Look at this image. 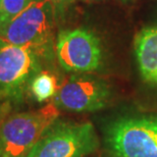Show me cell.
I'll list each match as a JSON object with an SVG mask.
<instances>
[{"label":"cell","instance_id":"8","mask_svg":"<svg viewBox=\"0 0 157 157\" xmlns=\"http://www.w3.org/2000/svg\"><path fill=\"white\" fill-rule=\"evenodd\" d=\"M135 54L140 73L146 82L157 80V27H146L140 31L134 41Z\"/></svg>","mask_w":157,"mask_h":157},{"label":"cell","instance_id":"7","mask_svg":"<svg viewBox=\"0 0 157 157\" xmlns=\"http://www.w3.org/2000/svg\"><path fill=\"white\" fill-rule=\"evenodd\" d=\"M111 98L105 81L85 74L73 75L58 87L52 103L58 109L74 112H91L104 108Z\"/></svg>","mask_w":157,"mask_h":157},{"label":"cell","instance_id":"10","mask_svg":"<svg viewBox=\"0 0 157 157\" xmlns=\"http://www.w3.org/2000/svg\"><path fill=\"white\" fill-rule=\"evenodd\" d=\"M34 0H1L0 1V32Z\"/></svg>","mask_w":157,"mask_h":157},{"label":"cell","instance_id":"16","mask_svg":"<svg viewBox=\"0 0 157 157\" xmlns=\"http://www.w3.org/2000/svg\"><path fill=\"white\" fill-rule=\"evenodd\" d=\"M155 84H157V80H156V82H155Z\"/></svg>","mask_w":157,"mask_h":157},{"label":"cell","instance_id":"9","mask_svg":"<svg viewBox=\"0 0 157 157\" xmlns=\"http://www.w3.org/2000/svg\"><path fill=\"white\" fill-rule=\"evenodd\" d=\"M30 90L38 102L53 98L58 90L55 77L48 71H39L30 83Z\"/></svg>","mask_w":157,"mask_h":157},{"label":"cell","instance_id":"13","mask_svg":"<svg viewBox=\"0 0 157 157\" xmlns=\"http://www.w3.org/2000/svg\"><path fill=\"white\" fill-rule=\"evenodd\" d=\"M7 99H9L7 94L4 93V92H2V91H0V103L4 102L5 100H7Z\"/></svg>","mask_w":157,"mask_h":157},{"label":"cell","instance_id":"3","mask_svg":"<svg viewBox=\"0 0 157 157\" xmlns=\"http://www.w3.org/2000/svg\"><path fill=\"white\" fill-rule=\"evenodd\" d=\"M105 141L114 157H157V114L114 119L106 128Z\"/></svg>","mask_w":157,"mask_h":157},{"label":"cell","instance_id":"12","mask_svg":"<svg viewBox=\"0 0 157 157\" xmlns=\"http://www.w3.org/2000/svg\"><path fill=\"white\" fill-rule=\"evenodd\" d=\"M7 104H8V102L6 101V102H4L3 104L0 106V124H1V122H2V121L6 117L5 115L7 114V112H8V107H7Z\"/></svg>","mask_w":157,"mask_h":157},{"label":"cell","instance_id":"5","mask_svg":"<svg viewBox=\"0 0 157 157\" xmlns=\"http://www.w3.org/2000/svg\"><path fill=\"white\" fill-rule=\"evenodd\" d=\"M55 54L60 67L70 73H92L103 63L101 41L83 28L60 31L55 43Z\"/></svg>","mask_w":157,"mask_h":157},{"label":"cell","instance_id":"11","mask_svg":"<svg viewBox=\"0 0 157 157\" xmlns=\"http://www.w3.org/2000/svg\"><path fill=\"white\" fill-rule=\"evenodd\" d=\"M49 3H51L54 8H64L67 5H70L74 0H46Z\"/></svg>","mask_w":157,"mask_h":157},{"label":"cell","instance_id":"15","mask_svg":"<svg viewBox=\"0 0 157 157\" xmlns=\"http://www.w3.org/2000/svg\"><path fill=\"white\" fill-rule=\"evenodd\" d=\"M121 1L124 3H128V2H133L134 0H121Z\"/></svg>","mask_w":157,"mask_h":157},{"label":"cell","instance_id":"4","mask_svg":"<svg viewBox=\"0 0 157 157\" xmlns=\"http://www.w3.org/2000/svg\"><path fill=\"white\" fill-rule=\"evenodd\" d=\"M99 146L91 122H57L40 138L28 157H86Z\"/></svg>","mask_w":157,"mask_h":157},{"label":"cell","instance_id":"14","mask_svg":"<svg viewBox=\"0 0 157 157\" xmlns=\"http://www.w3.org/2000/svg\"><path fill=\"white\" fill-rule=\"evenodd\" d=\"M81 1H87V2H92V1H101V0H81Z\"/></svg>","mask_w":157,"mask_h":157},{"label":"cell","instance_id":"1","mask_svg":"<svg viewBox=\"0 0 157 157\" xmlns=\"http://www.w3.org/2000/svg\"><path fill=\"white\" fill-rule=\"evenodd\" d=\"M58 115L59 109L49 103L37 110L5 117L0 124V157H28Z\"/></svg>","mask_w":157,"mask_h":157},{"label":"cell","instance_id":"17","mask_svg":"<svg viewBox=\"0 0 157 157\" xmlns=\"http://www.w3.org/2000/svg\"><path fill=\"white\" fill-rule=\"evenodd\" d=\"M0 1H1V0H0Z\"/></svg>","mask_w":157,"mask_h":157},{"label":"cell","instance_id":"2","mask_svg":"<svg viewBox=\"0 0 157 157\" xmlns=\"http://www.w3.org/2000/svg\"><path fill=\"white\" fill-rule=\"evenodd\" d=\"M53 8L46 0H34L0 32V39L28 47L40 57H50L53 49Z\"/></svg>","mask_w":157,"mask_h":157},{"label":"cell","instance_id":"6","mask_svg":"<svg viewBox=\"0 0 157 157\" xmlns=\"http://www.w3.org/2000/svg\"><path fill=\"white\" fill-rule=\"evenodd\" d=\"M40 56L28 47L0 39V91L21 100L32 78L41 71Z\"/></svg>","mask_w":157,"mask_h":157}]
</instances>
